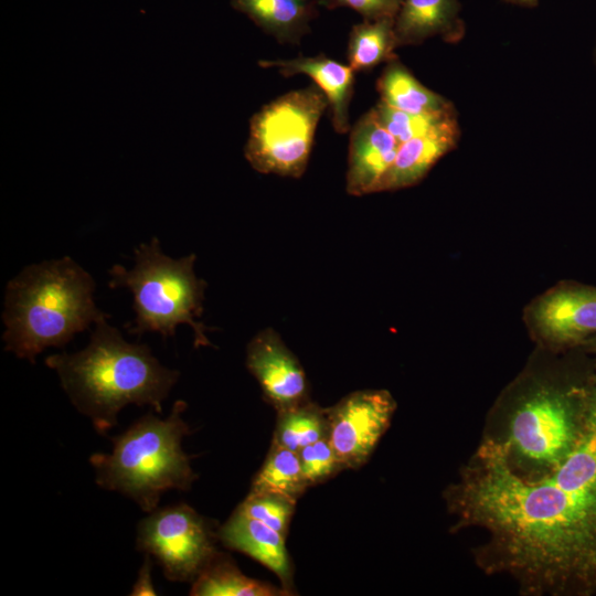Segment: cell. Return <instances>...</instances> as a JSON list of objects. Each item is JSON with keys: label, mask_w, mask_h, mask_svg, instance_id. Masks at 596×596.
<instances>
[{"label": "cell", "mask_w": 596, "mask_h": 596, "mask_svg": "<svg viewBox=\"0 0 596 596\" xmlns=\"http://www.w3.org/2000/svg\"><path fill=\"white\" fill-rule=\"evenodd\" d=\"M451 530H478L472 550L488 575L525 596L596 594V354L583 430L570 454L524 481L476 451L443 493Z\"/></svg>", "instance_id": "cell-1"}, {"label": "cell", "mask_w": 596, "mask_h": 596, "mask_svg": "<svg viewBox=\"0 0 596 596\" xmlns=\"http://www.w3.org/2000/svg\"><path fill=\"white\" fill-rule=\"evenodd\" d=\"M577 352L536 347L491 406L475 451L524 481L557 467L576 444L588 412L594 358Z\"/></svg>", "instance_id": "cell-2"}, {"label": "cell", "mask_w": 596, "mask_h": 596, "mask_svg": "<svg viewBox=\"0 0 596 596\" xmlns=\"http://www.w3.org/2000/svg\"><path fill=\"white\" fill-rule=\"evenodd\" d=\"M106 318L95 323L88 344L74 353L45 358L73 406L88 417L99 434L117 425L119 412L129 404L162 412L180 376L162 365L142 343H130Z\"/></svg>", "instance_id": "cell-3"}, {"label": "cell", "mask_w": 596, "mask_h": 596, "mask_svg": "<svg viewBox=\"0 0 596 596\" xmlns=\"http://www.w3.org/2000/svg\"><path fill=\"white\" fill-rule=\"evenodd\" d=\"M95 287L92 275L70 256L25 266L6 287L4 349L34 363L46 348H63L109 317L95 302Z\"/></svg>", "instance_id": "cell-4"}, {"label": "cell", "mask_w": 596, "mask_h": 596, "mask_svg": "<svg viewBox=\"0 0 596 596\" xmlns=\"http://www.w3.org/2000/svg\"><path fill=\"white\" fill-rule=\"evenodd\" d=\"M187 407L183 400H178L167 418L147 413L123 434L111 437L114 447L109 454L89 457L96 483L130 498L148 513L158 507L164 492L189 490L198 475L182 448L183 437L191 433L182 416Z\"/></svg>", "instance_id": "cell-5"}, {"label": "cell", "mask_w": 596, "mask_h": 596, "mask_svg": "<svg viewBox=\"0 0 596 596\" xmlns=\"http://www.w3.org/2000/svg\"><path fill=\"white\" fill-rule=\"evenodd\" d=\"M195 254L174 259L166 255L157 237L135 248V264L127 269L116 264L108 274V287L127 288L134 297L135 319L126 327L141 336L158 332L172 337L179 324L193 330L194 345H211L205 327L196 320L203 311L206 283L194 272Z\"/></svg>", "instance_id": "cell-6"}, {"label": "cell", "mask_w": 596, "mask_h": 596, "mask_svg": "<svg viewBox=\"0 0 596 596\" xmlns=\"http://www.w3.org/2000/svg\"><path fill=\"white\" fill-rule=\"evenodd\" d=\"M329 107L317 86L288 92L263 106L249 123L244 156L259 173L300 178L308 166L315 134Z\"/></svg>", "instance_id": "cell-7"}, {"label": "cell", "mask_w": 596, "mask_h": 596, "mask_svg": "<svg viewBox=\"0 0 596 596\" xmlns=\"http://www.w3.org/2000/svg\"><path fill=\"white\" fill-rule=\"evenodd\" d=\"M211 521L185 503L156 508L137 525L138 551L152 556L171 582L192 583L219 553Z\"/></svg>", "instance_id": "cell-8"}, {"label": "cell", "mask_w": 596, "mask_h": 596, "mask_svg": "<svg viewBox=\"0 0 596 596\" xmlns=\"http://www.w3.org/2000/svg\"><path fill=\"white\" fill-rule=\"evenodd\" d=\"M524 322L538 348L581 349L596 338V287L561 283L529 304Z\"/></svg>", "instance_id": "cell-9"}, {"label": "cell", "mask_w": 596, "mask_h": 596, "mask_svg": "<svg viewBox=\"0 0 596 596\" xmlns=\"http://www.w3.org/2000/svg\"><path fill=\"white\" fill-rule=\"evenodd\" d=\"M396 407L389 391L361 390L327 408L328 439L344 469H358L369 460Z\"/></svg>", "instance_id": "cell-10"}, {"label": "cell", "mask_w": 596, "mask_h": 596, "mask_svg": "<svg viewBox=\"0 0 596 596\" xmlns=\"http://www.w3.org/2000/svg\"><path fill=\"white\" fill-rule=\"evenodd\" d=\"M245 363L264 397L276 411L309 400V385L302 365L273 328H265L251 339Z\"/></svg>", "instance_id": "cell-11"}, {"label": "cell", "mask_w": 596, "mask_h": 596, "mask_svg": "<svg viewBox=\"0 0 596 596\" xmlns=\"http://www.w3.org/2000/svg\"><path fill=\"white\" fill-rule=\"evenodd\" d=\"M400 142L376 120L372 110L351 128L345 189L350 195L375 193L391 168Z\"/></svg>", "instance_id": "cell-12"}, {"label": "cell", "mask_w": 596, "mask_h": 596, "mask_svg": "<svg viewBox=\"0 0 596 596\" xmlns=\"http://www.w3.org/2000/svg\"><path fill=\"white\" fill-rule=\"evenodd\" d=\"M217 536L224 546L244 553L270 570L287 595L294 594L292 566L283 534L236 508L217 529Z\"/></svg>", "instance_id": "cell-13"}, {"label": "cell", "mask_w": 596, "mask_h": 596, "mask_svg": "<svg viewBox=\"0 0 596 596\" xmlns=\"http://www.w3.org/2000/svg\"><path fill=\"white\" fill-rule=\"evenodd\" d=\"M459 136L458 118L455 117L401 143L376 192L395 191L421 182L440 158L456 148Z\"/></svg>", "instance_id": "cell-14"}, {"label": "cell", "mask_w": 596, "mask_h": 596, "mask_svg": "<svg viewBox=\"0 0 596 596\" xmlns=\"http://www.w3.org/2000/svg\"><path fill=\"white\" fill-rule=\"evenodd\" d=\"M262 67H276L285 77L305 74L313 79L324 93L334 130L345 134L350 130L349 107L353 95L354 71L349 66L327 57L298 55L291 60L260 61Z\"/></svg>", "instance_id": "cell-15"}, {"label": "cell", "mask_w": 596, "mask_h": 596, "mask_svg": "<svg viewBox=\"0 0 596 596\" xmlns=\"http://www.w3.org/2000/svg\"><path fill=\"white\" fill-rule=\"evenodd\" d=\"M458 0H404L394 18L398 47L418 45L440 36L447 43H457L465 35Z\"/></svg>", "instance_id": "cell-16"}, {"label": "cell", "mask_w": 596, "mask_h": 596, "mask_svg": "<svg viewBox=\"0 0 596 596\" xmlns=\"http://www.w3.org/2000/svg\"><path fill=\"white\" fill-rule=\"evenodd\" d=\"M231 4L280 43H299L318 14L316 0H231Z\"/></svg>", "instance_id": "cell-17"}, {"label": "cell", "mask_w": 596, "mask_h": 596, "mask_svg": "<svg viewBox=\"0 0 596 596\" xmlns=\"http://www.w3.org/2000/svg\"><path fill=\"white\" fill-rule=\"evenodd\" d=\"M381 100L412 114L457 113L450 100L424 86L398 60L386 63L376 82Z\"/></svg>", "instance_id": "cell-18"}, {"label": "cell", "mask_w": 596, "mask_h": 596, "mask_svg": "<svg viewBox=\"0 0 596 596\" xmlns=\"http://www.w3.org/2000/svg\"><path fill=\"white\" fill-rule=\"evenodd\" d=\"M192 596H281L287 593L243 574L228 555L219 552L192 582Z\"/></svg>", "instance_id": "cell-19"}, {"label": "cell", "mask_w": 596, "mask_h": 596, "mask_svg": "<svg viewBox=\"0 0 596 596\" xmlns=\"http://www.w3.org/2000/svg\"><path fill=\"white\" fill-rule=\"evenodd\" d=\"M394 18L363 20L349 34L348 62L354 72H365L397 58Z\"/></svg>", "instance_id": "cell-20"}, {"label": "cell", "mask_w": 596, "mask_h": 596, "mask_svg": "<svg viewBox=\"0 0 596 596\" xmlns=\"http://www.w3.org/2000/svg\"><path fill=\"white\" fill-rule=\"evenodd\" d=\"M329 436L327 408L310 400L277 411L272 444L298 453L301 448Z\"/></svg>", "instance_id": "cell-21"}, {"label": "cell", "mask_w": 596, "mask_h": 596, "mask_svg": "<svg viewBox=\"0 0 596 596\" xmlns=\"http://www.w3.org/2000/svg\"><path fill=\"white\" fill-rule=\"evenodd\" d=\"M308 487L298 453L272 444L251 490L279 492L298 500Z\"/></svg>", "instance_id": "cell-22"}, {"label": "cell", "mask_w": 596, "mask_h": 596, "mask_svg": "<svg viewBox=\"0 0 596 596\" xmlns=\"http://www.w3.org/2000/svg\"><path fill=\"white\" fill-rule=\"evenodd\" d=\"M376 120L401 143L425 135L443 123L457 117L447 115L412 114L396 109L380 100L372 109Z\"/></svg>", "instance_id": "cell-23"}, {"label": "cell", "mask_w": 596, "mask_h": 596, "mask_svg": "<svg viewBox=\"0 0 596 596\" xmlns=\"http://www.w3.org/2000/svg\"><path fill=\"white\" fill-rule=\"evenodd\" d=\"M297 500L274 491H249L237 508L287 538Z\"/></svg>", "instance_id": "cell-24"}, {"label": "cell", "mask_w": 596, "mask_h": 596, "mask_svg": "<svg viewBox=\"0 0 596 596\" xmlns=\"http://www.w3.org/2000/svg\"><path fill=\"white\" fill-rule=\"evenodd\" d=\"M298 456L309 487L321 483L344 469L328 438L301 448Z\"/></svg>", "instance_id": "cell-25"}, {"label": "cell", "mask_w": 596, "mask_h": 596, "mask_svg": "<svg viewBox=\"0 0 596 596\" xmlns=\"http://www.w3.org/2000/svg\"><path fill=\"white\" fill-rule=\"evenodd\" d=\"M328 10L347 7L363 17V20L395 18L404 0H317Z\"/></svg>", "instance_id": "cell-26"}, {"label": "cell", "mask_w": 596, "mask_h": 596, "mask_svg": "<svg viewBox=\"0 0 596 596\" xmlns=\"http://www.w3.org/2000/svg\"><path fill=\"white\" fill-rule=\"evenodd\" d=\"M151 558L150 555L146 554L142 566L139 570L137 581L131 589L130 595L132 596H150L157 595L156 589L151 579Z\"/></svg>", "instance_id": "cell-27"}, {"label": "cell", "mask_w": 596, "mask_h": 596, "mask_svg": "<svg viewBox=\"0 0 596 596\" xmlns=\"http://www.w3.org/2000/svg\"><path fill=\"white\" fill-rule=\"evenodd\" d=\"M507 1L513 4H518V6L533 7L538 3L539 0H507Z\"/></svg>", "instance_id": "cell-28"}, {"label": "cell", "mask_w": 596, "mask_h": 596, "mask_svg": "<svg viewBox=\"0 0 596 596\" xmlns=\"http://www.w3.org/2000/svg\"><path fill=\"white\" fill-rule=\"evenodd\" d=\"M581 349L588 353L596 354V338L587 342Z\"/></svg>", "instance_id": "cell-29"}, {"label": "cell", "mask_w": 596, "mask_h": 596, "mask_svg": "<svg viewBox=\"0 0 596 596\" xmlns=\"http://www.w3.org/2000/svg\"><path fill=\"white\" fill-rule=\"evenodd\" d=\"M595 62H596V47H595Z\"/></svg>", "instance_id": "cell-30"}]
</instances>
